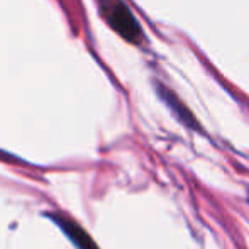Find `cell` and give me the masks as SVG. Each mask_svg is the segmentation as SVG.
Segmentation results:
<instances>
[{"instance_id": "2", "label": "cell", "mask_w": 249, "mask_h": 249, "mask_svg": "<svg viewBox=\"0 0 249 249\" xmlns=\"http://www.w3.org/2000/svg\"><path fill=\"white\" fill-rule=\"evenodd\" d=\"M53 219H54V222L61 227L63 232L68 236V239L78 249H99L97 243L90 237V234L82 226H78L73 219H70L66 215H58V213L53 215Z\"/></svg>"}, {"instance_id": "1", "label": "cell", "mask_w": 249, "mask_h": 249, "mask_svg": "<svg viewBox=\"0 0 249 249\" xmlns=\"http://www.w3.org/2000/svg\"><path fill=\"white\" fill-rule=\"evenodd\" d=\"M100 5L102 16L108 22V26L121 34L125 41L138 44L142 39V29L129 7L122 0H97Z\"/></svg>"}]
</instances>
